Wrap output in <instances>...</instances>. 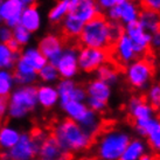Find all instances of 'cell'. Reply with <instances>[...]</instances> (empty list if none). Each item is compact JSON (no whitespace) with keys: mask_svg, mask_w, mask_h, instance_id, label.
I'll return each mask as SVG.
<instances>
[{"mask_svg":"<svg viewBox=\"0 0 160 160\" xmlns=\"http://www.w3.org/2000/svg\"><path fill=\"white\" fill-rule=\"evenodd\" d=\"M47 60L38 47L27 46L21 49L14 66V82L19 87L33 85L38 80V72L47 64Z\"/></svg>","mask_w":160,"mask_h":160,"instance_id":"obj_3","label":"cell"},{"mask_svg":"<svg viewBox=\"0 0 160 160\" xmlns=\"http://www.w3.org/2000/svg\"><path fill=\"white\" fill-rule=\"evenodd\" d=\"M138 23L146 33L152 35L157 32H159V13L154 11H150V9H142L139 18H138Z\"/></svg>","mask_w":160,"mask_h":160,"instance_id":"obj_22","label":"cell"},{"mask_svg":"<svg viewBox=\"0 0 160 160\" xmlns=\"http://www.w3.org/2000/svg\"><path fill=\"white\" fill-rule=\"evenodd\" d=\"M146 153L147 146L142 139H131L122 153L119 160H138Z\"/></svg>","mask_w":160,"mask_h":160,"instance_id":"obj_24","label":"cell"},{"mask_svg":"<svg viewBox=\"0 0 160 160\" xmlns=\"http://www.w3.org/2000/svg\"><path fill=\"white\" fill-rule=\"evenodd\" d=\"M12 39V29L6 25H0V43H7Z\"/></svg>","mask_w":160,"mask_h":160,"instance_id":"obj_38","label":"cell"},{"mask_svg":"<svg viewBox=\"0 0 160 160\" xmlns=\"http://www.w3.org/2000/svg\"><path fill=\"white\" fill-rule=\"evenodd\" d=\"M58 144L68 154L78 153L89 148L95 140L76 122L66 118L54 125L52 133Z\"/></svg>","mask_w":160,"mask_h":160,"instance_id":"obj_2","label":"cell"},{"mask_svg":"<svg viewBox=\"0 0 160 160\" xmlns=\"http://www.w3.org/2000/svg\"><path fill=\"white\" fill-rule=\"evenodd\" d=\"M159 46H160V33L157 32L154 34H152L150 47H152V48H154V49H159Z\"/></svg>","mask_w":160,"mask_h":160,"instance_id":"obj_41","label":"cell"},{"mask_svg":"<svg viewBox=\"0 0 160 160\" xmlns=\"http://www.w3.org/2000/svg\"><path fill=\"white\" fill-rule=\"evenodd\" d=\"M56 90L58 92V103L62 105L68 102H85L87 92L83 87L76 84L74 80H58Z\"/></svg>","mask_w":160,"mask_h":160,"instance_id":"obj_12","label":"cell"},{"mask_svg":"<svg viewBox=\"0 0 160 160\" xmlns=\"http://www.w3.org/2000/svg\"><path fill=\"white\" fill-rule=\"evenodd\" d=\"M14 85L13 71L0 69V97H8L14 90Z\"/></svg>","mask_w":160,"mask_h":160,"instance_id":"obj_30","label":"cell"},{"mask_svg":"<svg viewBox=\"0 0 160 160\" xmlns=\"http://www.w3.org/2000/svg\"><path fill=\"white\" fill-rule=\"evenodd\" d=\"M113 48V54H115L116 61L122 64V66H128L132 61L139 58L134 52V46L131 42L128 36L124 33L116 40V42L112 46Z\"/></svg>","mask_w":160,"mask_h":160,"instance_id":"obj_15","label":"cell"},{"mask_svg":"<svg viewBox=\"0 0 160 160\" xmlns=\"http://www.w3.org/2000/svg\"><path fill=\"white\" fill-rule=\"evenodd\" d=\"M123 33L124 27L120 23L109 22L99 15L85 23L78 39L83 47L109 50Z\"/></svg>","mask_w":160,"mask_h":160,"instance_id":"obj_1","label":"cell"},{"mask_svg":"<svg viewBox=\"0 0 160 160\" xmlns=\"http://www.w3.org/2000/svg\"><path fill=\"white\" fill-rule=\"evenodd\" d=\"M84 25L85 23L82 22L74 13H68L61 21V28H62L63 34L71 39L80 38Z\"/></svg>","mask_w":160,"mask_h":160,"instance_id":"obj_23","label":"cell"},{"mask_svg":"<svg viewBox=\"0 0 160 160\" xmlns=\"http://www.w3.org/2000/svg\"><path fill=\"white\" fill-rule=\"evenodd\" d=\"M36 107H38L36 87L34 85L18 87L8 96L7 115L13 119H21L34 111Z\"/></svg>","mask_w":160,"mask_h":160,"instance_id":"obj_5","label":"cell"},{"mask_svg":"<svg viewBox=\"0 0 160 160\" xmlns=\"http://www.w3.org/2000/svg\"><path fill=\"white\" fill-rule=\"evenodd\" d=\"M124 27V34L129 38L134 46V52L138 58L146 55L150 50L151 43V34H148L142 29L138 21L129 23Z\"/></svg>","mask_w":160,"mask_h":160,"instance_id":"obj_11","label":"cell"},{"mask_svg":"<svg viewBox=\"0 0 160 160\" xmlns=\"http://www.w3.org/2000/svg\"><path fill=\"white\" fill-rule=\"evenodd\" d=\"M96 4L97 6L99 7L101 11H108V9L112 8V7H115L117 6L118 4V0H96Z\"/></svg>","mask_w":160,"mask_h":160,"instance_id":"obj_39","label":"cell"},{"mask_svg":"<svg viewBox=\"0 0 160 160\" xmlns=\"http://www.w3.org/2000/svg\"><path fill=\"white\" fill-rule=\"evenodd\" d=\"M63 111L66 112L68 118L76 122L77 124L85 117V115L89 111V108L87 107L84 102H68L61 105Z\"/></svg>","mask_w":160,"mask_h":160,"instance_id":"obj_26","label":"cell"},{"mask_svg":"<svg viewBox=\"0 0 160 160\" xmlns=\"http://www.w3.org/2000/svg\"><path fill=\"white\" fill-rule=\"evenodd\" d=\"M6 45H7V47H8L13 53H20V52H21V47H20V45H19L14 39H11Z\"/></svg>","mask_w":160,"mask_h":160,"instance_id":"obj_42","label":"cell"},{"mask_svg":"<svg viewBox=\"0 0 160 160\" xmlns=\"http://www.w3.org/2000/svg\"><path fill=\"white\" fill-rule=\"evenodd\" d=\"M134 129L142 137L146 138L152 131L160 128L159 119L156 117H152L148 119H142V120H134Z\"/></svg>","mask_w":160,"mask_h":160,"instance_id":"obj_31","label":"cell"},{"mask_svg":"<svg viewBox=\"0 0 160 160\" xmlns=\"http://www.w3.org/2000/svg\"><path fill=\"white\" fill-rule=\"evenodd\" d=\"M36 101L38 105L52 109L58 103V92L53 84H42L36 87Z\"/></svg>","mask_w":160,"mask_h":160,"instance_id":"obj_19","label":"cell"},{"mask_svg":"<svg viewBox=\"0 0 160 160\" xmlns=\"http://www.w3.org/2000/svg\"><path fill=\"white\" fill-rule=\"evenodd\" d=\"M20 53H13L6 43H0V69L12 70L18 61Z\"/></svg>","mask_w":160,"mask_h":160,"instance_id":"obj_28","label":"cell"},{"mask_svg":"<svg viewBox=\"0 0 160 160\" xmlns=\"http://www.w3.org/2000/svg\"><path fill=\"white\" fill-rule=\"evenodd\" d=\"M36 1H38V0H22V2L25 5H35L36 4Z\"/></svg>","mask_w":160,"mask_h":160,"instance_id":"obj_44","label":"cell"},{"mask_svg":"<svg viewBox=\"0 0 160 160\" xmlns=\"http://www.w3.org/2000/svg\"><path fill=\"white\" fill-rule=\"evenodd\" d=\"M20 25L28 32H31L32 34L40 29L42 25V17L36 5H27L23 8L20 18Z\"/></svg>","mask_w":160,"mask_h":160,"instance_id":"obj_17","label":"cell"},{"mask_svg":"<svg viewBox=\"0 0 160 160\" xmlns=\"http://www.w3.org/2000/svg\"><path fill=\"white\" fill-rule=\"evenodd\" d=\"M117 8H118V14H119V23L122 26H126L129 23L138 21L139 14L142 11L140 6L136 4L133 0L117 5Z\"/></svg>","mask_w":160,"mask_h":160,"instance_id":"obj_21","label":"cell"},{"mask_svg":"<svg viewBox=\"0 0 160 160\" xmlns=\"http://www.w3.org/2000/svg\"><path fill=\"white\" fill-rule=\"evenodd\" d=\"M12 39L18 42L21 48H25L29 45L32 40V33L28 32L26 28H23L21 25H18L14 28H12Z\"/></svg>","mask_w":160,"mask_h":160,"instance_id":"obj_33","label":"cell"},{"mask_svg":"<svg viewBox=\"0 0 160 160\" xmlns=\"http://www.w3.org/2000/svg\"><path fill=\"white\" fill-rule=\"evenodd\" d=\"M84 103L87 104V107L89 108L90 110H92V111L96 112V113H101V112H103L108 107V103L102 102V101H99V99L91 98V97H87Z\"/></svg>","mask_w":160,"mask_h":160,"instance_id":"obj_35","label":"cell"},{"mask_svg":"<svg viewBox=\"0 0 160 160\" xmlns=\"http://www.w3.org/2000/svg\"><path fill=\"white\" fill-rule=\"evenodd\" d=\"M110 54L105 49L82 47L78 49V69L84 72H95L104 63L109 62Z\"/></svg>","mask_w":160,"mask_h":160,"instance_id":"obj_8","label":"cell"},{"mask_svg":"<svg viewBox=\"0 0 160 160\" xmlns=\"http://www.w3.org/2000/svg\"><path fill=\"white\" fill-rule=\"evenodd\" d=\"M78 49L75 47H64L63 53L60 60L56 63V69L60 75V78L63 80H72L78 74Z\"/></svg>","mask_w":160,"mask_h":160,"instance_id":"obj_9","label":"cell"},{"mask_svg":"<svg viewBox=\"0 0 160 160\" xmlns=\"http://www.w3.org/2000/svg\"><path fill=\"white\" fill-rule=\"evenodd\" d=\"M145 101H146L154 110H158V109H159V107H160V87H159V84L150 85V88L147 89Z\"/></svg>","mask_w":160,"mask_h":160,"instance_id":"obj_34","label":"cell"},{"mask_svg":"<svg viewBox=\"0 0 160 160\" xmlns=\"http://www.w3.org/2000/svg\"><path fill=\"white\" fill-rule=\"evenodd\" d=\"M98 138L96 153L99 160H119L126 145L131 140L129 133L122 130L105 131Z\"/></svg>","mask_w":160,"mask_h":160,"instance_id":"obj_4","label":"cell"},{"mask_svg":"<svg viewBox=\"0 0 160 160\" xmlns=\"http://www.w3.org/2000/svg\"><path fill=\"white\" fill-rule=\"evenodd\" d=\"M129 113L134 120L148 119L152 117H156V110L145 101V98L139 97V96H133L130 98L129 104H128Z\"/></svg>","mask_w":160,"mask_h":160,"instance_id":"obj_16","label":"cell"},{"mask_svg":"<svg viewBox=\"0 0 160 160\" xmlns=\"http://www.w3.org/2000/svg\"><path fill=\"white\" fill-rule=\"evenodd\" d=\"M84 89L87 92V97L96 98V99H99V101L105 103L109 102L112 93L111 87L108 85L107 83H104L103 81L97 80V78H93L90 81L87 85V88H84Z\"/></svg>","mask_w":160,"mask_h":160,"instance_id":"obj_20","label":"cell"},{"mask_svg":"<svg viewBox=\"0 0 160 160\" xmlns=\"http://www.w3.org/2000/svg\"><path fill=\"white\" fill-rule=\"evenodd\" d=\"M38 78H40L46 84H53L55 82H58L60 75H58V69L55 66L47 63L45 67L38 72Z\"/></svg>","mask_w":160,"mask_h":160,"instance_id":"obj_32","label":"cell"},{"mask_svg":"<svg viewBox=\"0 0 160 160\" xmlns=\"http://www.w3.org/2000/svg\"><path fill=\"white\" fill-rule=\"evenodd\" d=\"M38 157L40 160H71L70 154L63 151L52 134H48L40 144Z\"/></svg>","mask_w":160,"mask_h":160,"instance_id":"obj_14","label":"cell"},{"mask_svg":"<svg viewBox=\"0 0 160 160\" xmlns=\"http://www.w3.org/2000/svg\"><path fill=\"white\" fill-rule=\"evenodd\" d=\"M20 132L15 128L5 125L0 129V148L7 151L18 142L20 138Z\"/></svg>","mask_w":160,"mask_h":160,"instance_id":"obj_27","label":"cell"},{"mask_svg":"<svg viewBox=\"0 0 160 160\" xmlns=\"http://www.w3.org/2000/svg\"><path fill=\"white\" fill-rule=\"evenodd\" d=\"M95 72H96V78L97 80L103 81L104 83H107L110 87L117 84L118 81H119L118 68H117V66H115V64H112L110 62L104 63Z\"/></svg>","mask_w":160,"mask_h":160,"instance_id":"obj_25","label":"cell"},{"mask_svg":"<svg viewBox=\"0 0 160 160\" xmlns=\"http://www.w3.org/2000/svg\"><path fill=\"white\" fill-rule=\"evenodd\" d=\"M26 5L22 0H2L0 5V20L11 29L20 25V18Z\"/></svg>","mask_w":160,"mask_h":160,"instance_id":"obj_13","label":"cell"},{"mask_svg":"<svg viewBox=\"0 0 160 160\" xmlns=\"http://www.w3.org/2000/svg\"><path fill=\"white\" fill-rule=\"evenodd\" d=\"M1 2H2V0H0V5H1ZM0 23H1V20H0Z\"/></svg>","mask_w":160,"mask_h":160,"instance_id":"obj_45","label":"cell"},{"mask_svg":"<svg viewBox=\"0 0 160 160\" xmlns=\"http://www.w3.org/2000/svg\"><path fill=\"white\" fill-rule=\"evenodd\" d=\"M147 140H148V145L154 152H158L160 148V128L152 131L151 133L147 136Z\"/></svg>","mask_w":160,"mask_h":160,"instance_id":"obj_36","label":"cell"},{"mask_svg":"<svg viewBox=\"0 0 160 160\" xmlns=\"http://www.w3.org/2000/svg\"><path fill=\"white\" fill-rule=\"evenodd\" d=\"M126 81L133 89L147 90L154 76V66L146 58H139L129 63L125 68Z\"/></svg>","mask_w":160,"mask_h":160,"instance_id":"obj_6","label":"cell"},{"mask_svg":"<svg viewBox=\"0 0 160 160\" xmlns=\"http://www.w3.org/2000/svg\"><path fill=\"white\" fill-rule=\"evenodd\" d=\"M69 2L70 0H58L50 8L48 13V20L52 23H60L64 17L69 13Z\"/></svg>","mask_w":160,"mask_h":160,"instance_id":"obj_29","label":"cell"},{"mask_svg":"<svg viewBox=\"0 0 160 160\" xmlns=\"http://www.w3.org/2000/svg\"><path fill=\"white\" fill-rule=\"evenodd\" d=\"M8 110V97H0V120L4 119Z\"/></svg>","mask_w":160,"mask_h":160,"instance_id":"obj_40","label":"cell"},{"mask_svg":"<svg viewBox=\"0 0 160 160\" xmlns=\"http://www.w3.org/2000/svg\"><path fill=\"white\" fill-rule=\"evenodd\" d=\"M40 144L31 133H21L18 142L12 148L0 154V160H34L38 157Z\"/></svg>","mask_w":160,"mask_h":160,"instance_id":"obj_7","label":"cell"},{"mask_svg":"<svg viewBox=\"0 0 160 160\" xmlns=\"http://www.w3.org/2000/svg\"><path fill=\"white\" fill-rule=\"evenodd\" d=\"M138 160H156V157L153 156V154L146 153V154H144V156H142L140 159H138Z\"/></svg>","mask_w":160,"mask_h":160,"instance_id":"obj_43","label":"cell"},{"mask_svg":"<svg viewBox=\"0 0 160 160\" xmlns=\"http://www.w3.org/2000/svg\"><path fill=\"white\" fill-rule=\"evenodd\" d=\"M140 6L142 9H150L154 12H159L160 0H140Z\"/></svg>","mask_w":160,"mask_h":160,"instance_id":"obj_37","label":"cell"},{"mask_svg":"<svg viewBox=\"0 0 160 160\" xmlns=\"http://www.w3.org/2000/svg\"><path fill=\"white\" fill-rule=\"evenodd\" d=\"M38 48L41 52V54L45 56L49 64L56 66V63L63 53L64 43L58 35L49 33V34H46L45 36L41 38V40L39 41V45H38Z\"/></svg>","mask_w":160,"mask_h":160,"instance_id":"obj_10","label":"cell"},{"mask_svg":"<svg viewBox=\"0 0 160 160\" xmlns=\"http://www.w3.org/2000/svg\"><path fill=\"white\" fill-rule=\"evenodd\" d=\"M101 12L102 11L96 4V0H78L72 13L83 23H87L92 19L102 15Z\"/></svg>","mask_w":160,"mask_h":160,"instance_id":"obj_18","label":"cell"}]
</instances>
